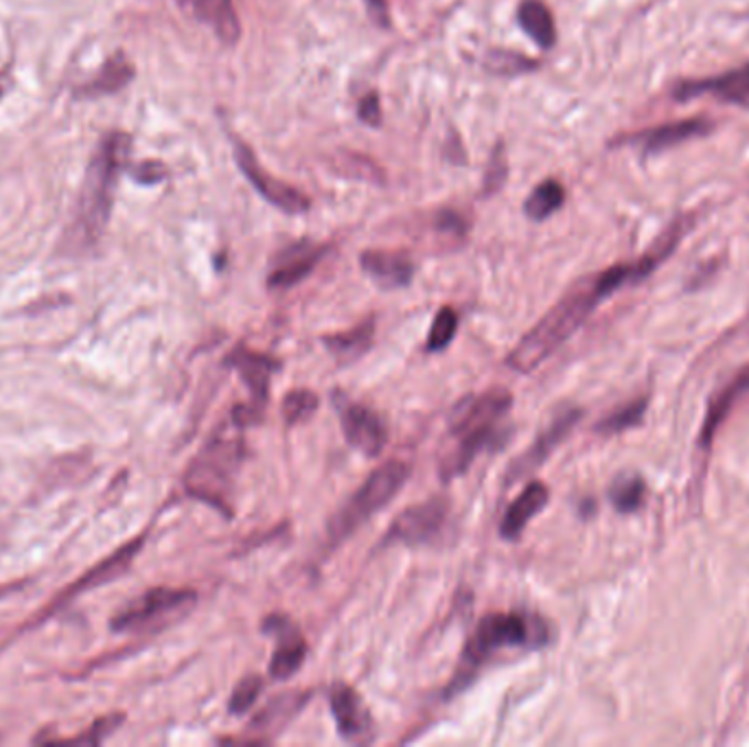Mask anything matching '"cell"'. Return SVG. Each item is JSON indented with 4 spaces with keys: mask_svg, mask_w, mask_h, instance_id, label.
Here are the masks:
<instances>
[{
    "mask_svg": "<svg viewBox=\"0 0 749 747\" xmlns=\"http://www.w3.org/2000/svg\"><path fill=\"white\" fill-rule=\"evenodd\" d=\"M134 178L140 182V185H156V182H162L165 176H167V169L162 162L158 160H147L143 165H138L134 171Z\"/></svg>",
    "mask_w": 749,
    "mask_h": 747,
    "instance_id": "34",
    "label": "cell"
},
{
    "mask_svg": "<svg viewBox=\"0 0 749 747\" xmlns=\"http://www.w3.org/2000/svg\"><path fill=\"white\" fill-rule=\"evenodd\" d=\"M610 498H612V504L616 506V511L631 513L642 504L644 485H642L640 478H621V481L614 483Z\"/></svg>",
    "mask_w": 749,
    "mask_h": 747,
    "instance_id": "30",
    "label": "cell"
},
{
    "mask_svg": "<svg viewBox=\"0 0 749 747\" xmlns=\"http://www.w3.org/2000/svg\"><path fill=\"white\" fill-rule=\"evenodd\" d=\"M307 699H309V693H305V691H289V693L276 695L252 719L250 733L252 735H265V739L270 735L281 733L300 713V708L307 704Z\"/></svg>",
    "mask_w": 749,
    "mask_h": 747,
    "instance_id": "19",
    "label": "cell"
},
{
    "mask_svg": "<svg viewBox=\"0 0 749 747\" xmlns=\"http://www.w3.org/2000/svg\"><path fill=\"white\" fill-rule=\"evenodd\" d=\"M198 601L193 590L154 588L131 601L113 621L115 631H154L184 617Z\"/></svg>",
    "mask_w": 749,
    "mask_h": 747,
    "instance_id": "7",
    "label": "cell"
},
{
    "mask_svg": "<svg viewBox=\"0 0 749 747\" xmlns=\"http://www.w3.org/2000/svg\"><path fill=\"white\" fill-rule=\"evenodd\" d=\"M263 631L274 635L276 640L272 662H270V675L274 680L292 677L307 657V642L303 633L287 617H281V614L267 617L263 621Z\"/></svg>",
    "mask_w": 749,
    "mask_h": 747,
    "instance_id": "11",
    "label": "cell"
},
{
    "mask_svg": "<svg viewBox=\"0 0 749 747\" xmlns=\"http://www.w3.org/2000/svg\"><path fill=\"white\" fill-rule=\"evenodd\" d=\"M548 498H550V492L544 483H530L508 506V511L504 513L499 535L504 539H517L524 533V528L528 526V522L539 511H544V506L548 504Z\"/></svg>",
    "mask_w": 749,
    "mask_h": 747,
    "instance_id": "20",
    "label": "cell"
},
{
    "mask_svg": "<svg viewBox=\"0 0 749 747\" xmlns=\"http://www.w3.org/2000/svg\"><path fill=\"white\" fill-rule=\"evenodd\" d=\"M644 408H646V401H642V399H640V401H633V403L624 406L621 410L612 412V414L599 425V430H601V432H623L626 428L640 423V419H642V414H644Z\"/></svg>",
    "mask_w": 749,
    "mask_h": 747,
    "instance_id": "32",
    "label": "cell"
},
{
    "mask_svg": "<svg viewBox=\"0 0 749 747\" xmlns=\"http://www.w3.org/2000/svg\"><path fill=\"white\" fill-rule=\"evenodd\" d=\"M329 706L338 726V733L347 741H367L373 735L371 715L360 695L349 684H334L329 691Z\"/></svg>",
    "mask_w": 749,
    "mask_h": 747,
    "instance_id": "14",
    "label": "cell"
},
{
    "mask_svg": "<svg viewBox=\"0 0 749 747\" xmlns=\"http://www.w3.org/2000/svg\"><path fill=\"white\" fill-rule=\"evenodd\" d=\"M699 95H715L724 102L749 108V69L735 71L717 80H701V82H684L675 88L677 99H690Z\"/></svg>",
    "mask_w": 749,
    "mask_h": 747,
    "instance_id": "16",
    "label": "cell"
},
{
    "mask_svg": "<svg viewBox=\"0 0 749 747\" xmlns=\"http://www.w3.org/2000/svg\"><path fill=\"white\" fill-rule=\"evenodd\" d=\"M581 419V410L577 408H563L561 412H557L550 421L548 428H544L537 436V441L517 459L510 463L508 474H506V483L510 485L513 481L530 474L532 470H537L548 456L550 452L568 436V432L574 428V423Z\"/></svg>",
    "mask_w": 749,
    "mask_h": 747,
    "instance_id": "12",
    "label": "cell"
},
{
    "mask_svg": "<svg viewBox=\"0 0 749 747\" xmlns=\"http://www.w3.org/2000/svg\"><path fill=\"white\" fill-rule=\"evenodd\" d=\"M563 202H566V189L561 187V182L546 180L528 196V200L524 204V213L535 222H544L555 211H559L563 207Z\"/></svg>",
    "mask_w": 749,
    "mask_h": 747,
    "instance_id": "27",
    "label": "cell"
},
{
    "mask_svg": "<svg viewBox=\"0 0 749 747\" xmlns=\"http://www.w3.org/2000/svg\"><path fill=\"white\" fill-rule=\"evenodd\" d=\"M517 22L521 31L539 46L552 49L557 42V29L550 9L541 0H524L517 9Z\"/></svg>",
    "mask_w": 749,
    "mask_h": 747,
    "instance_id": "23",
    "label": "cell"
},
{
    "mask_svg": "<svg viewBox=\"0 0 749 747\" xmlns=\"http://www.w3.org/2000/svg\"><path fill=\"white\" fill-rule=\"evenodd\" d=\"M374 323L367 320L358 327H354L351 332L345 334H334V336H325L323 343L325 347L334 354V358L338 362H354L358 358H362L373 343Z\"/></svg>",
    "mask_w": 749,
    "mask_h": 747,
    "instance_id": "25",
    "label": "cell"
},
{
    "mask_svg": "<svg viewBox=\"0 0 749 747\" xmlns=\"http://www.w3.org/2000/svg\"><path fill=\"white\" fill-rule=\"evenodd\" d=\"M318 408V397L312 390H292L283 399V419L287 425L303 423Z\"/></svg>",
    "mask_w": 749,
    "mask_h": 747,
    "instance_id": "29",
    "label": "cell"
},
{
    "mask_svg": "<svg viewBox=\"0 0 749 747\" xmlns=\"http://www.w3.org/2000/svg\"><path fill=\"white\" fill-rule=\"evenodd\" d=\"M226 367L235 369L238 375L244 379V383L249 386L250 394H252L249 408L261 419V412H263V406L270 392V379L281 369V365L270 356L250 351L246 347H238L226 356Z\"/></svg>",
    "mask_w": 749,
    "mask_h": 747,
    "instance_id": "13",
    "label": "cell"
},
{
    "mask_svg": "<svg viewBox=\"0 0 749 747\" xmlns=\"http://www.w3.org/2000/svg\"><path fill=\"white\" fill-rule=\"evenodd\" d=\"M362 270L383 290H399L410 285L414 276L412 261L401 252L367 250L362 254Z\"/></svg>",
    "mask_w": 749,
    "mask_h": 747,
    "instance_id": "17",
    "label": "cell"
},
{
    "mask_svg": "<svg viewBox=\"0 0 749 747\" xmlns=\"http://www.w3.org/2000/svg\"><path fill=\"white\" fill-rule=\"evenodd\" d=\"M184 4L200 22L211 27L226 46L240 42L242 24L233 0H184Z\"/></svg>",
    "mask_w": 749,
    "mask_h": 747,
    "instance_id": "18",
    "label": "cell"
},
{
    "mask_svg": "<svg viewBox=\"0 0 749 747\" xmlns=\"http://www.w3.org/2000/svg\"><path fill=\"white\" fill-rule=\"evenodd\" d=\"M548 638H550L548 624L537 617L517 612H498L485 617L465 646L461 671L456 673L452 691L465 686L467 680H472L474 673L499 649L515 646L537 649L544 646Z\"/></svg>",
    "mask_w": 749,
    "mask_h": 747,
    "instance_id": "5",
    "label": "cell"
},
{
    "mask_svg": "<svg viewBox=\"0 0 749 747\" xmlns=\"http://www.w3.org/2000/svg\"><path fill=\"white\" fill-rule=\"evenodd\" d=\"M675 249L671 240L655 246V252L642 256L637 263L614 265L597 276L579 281L508 354L506 367L517 374H532L548 356H552L594 312V307L626 283L648 276V272Z\"/></svg>",
    "mask_w": 749,
    "mask_h": 747,
    "instance_id": "1",
    "label": "cell"
},
{
    "mask_svg": "<svg viewBox=\"0 0 749 747\" xmlns=\"http://www.w3.org/2000/svg\"><path fill=\"white\" fill-rule=\"evenodd\" d=\"M506 182V154H504V145L498 143L494 147V154L489 158L487 165V173H485V185H483V196L489 198L494 193H498L499 189Z\"/></svg>",
    "mask_w": 749,
    "mask_h": 747,
    "instance_id": "33",
    "label": "cell"
},
{
    "mask_svg": "<svg viewBox=\"0 0 749 747\" xmlns=\"http://www.w3.org/2000/svg\"><path fill=\"white\" fill-rule=\"evenodd\" d=\"M140 546H143V537L140 539H136V541H131V544H127V546H124L119 553H115L110 559H106L102 566H97L95 570H91L82 581H77L73 588H68L66 590V595L62 597V601L60 603H64L66 599H73V597H77V595H82V592H86L88 588H97V586H104V583H110L113 579H117V577H122L124 575L125 570L129 568V564H131V559L136 557V553L140 550ZM57 603V606H60Z\"/></svg>",
    "mask_w": 749,
    "mask_h": 747,
    "instance_id": "22",
    "label": "cell"
},
{
    "mask_svg": "<svg viewBox=\"0 0 749 747\" xmlns=\"http://www.w3.org/2000/svg\"><path fill=\"white\" fill-rule=\"evenodd\" d=\"M713 124L706 119H686V122H675V124L660 125L646 134L640 136V145L644 147L646 154L664 151L671 149L684 140H690L695 136H704L710 131Z\"/></svg>",
    "mask_w": 749,
    "mask_h": 747,
    "instance_id": "21",
    "label": "cell"
},
{
    "mask_svg": "<svg viewBox=\"0 0 749 747\" xmlns=\"http://www.w3.org/2000/svg\"><path fill=\"white\" fill-rule=\"evenodd\" d=\"M513 397L504 388H492L483 394L463 399L450 419V436L456 448L441 463V476L452 481L467 472L472 461L489 445H496L502 417L510 410Z\"/></svg>",
    "mask_w": 749,
    "mask_h": 747,
    "instance_id": "3",
    "label": "cell"
},
{
    "mask_svg": "<svg viewBox=\"0 0 749 747\" xmlns=\"http://www.w3.org/2000/svg\"><path fill=\"white\" fill-rule=\"evenodd\" d=\"M340 421L345 430V439L351 448L362 452L365 456L374 459L388 443L386 421L374 412L373 408L356 401L342 399Z\"/></svg>",
    "mask_w": 749,
    "mask_h": 747,
    "instance_id": "10",
    "label": "cell"
},
{
    "mask_svg": "<svg viewBox=\"0 0 749 747\" xmlns=\"http://www.w3.org/2000/svg\"><path fill=\"white\" fill-rule=\"evenodd\" d=\"M450 504L445 498L425 499L397 515L386 533V544L421 546L439 537L447 524Z\"/></svg>",
    "mask_w": 749,
    "mask_h": 747,
    "instance_id": "8",
    "label": "cell"
},
{
    "mask_svg": "<svg viewBox=\"0 0 749 747\" xmlns=\"http://www.w3.org/2000/svg\"><path fill=\"white\" fill-rule=\"evenodd\" d=\"M456 332H458V314L452 307H443L432 323V329L428 336V351L436 354V351L447 349Z\"/></svg>",
    "mask_w": 749,
    "mask_h": 747,
    "instance_id": "28",
    "label": "cell"
},
{
    "mask_svg": "<svg viewBox=\"0 0 749 747\" xmlns=\"http://www.w3.org/2000/svg\"><path fill=\"white\" fill-rule=\"evenodd\" d=\"M358 117L360 122H365L371 127H377L381 124V106H379V95L377 93H369L367 97L360 99L358 104Z\"/></svg>",
    "mask_w": 749,
    "mask_h": 747,
    "instance_id": "35",
    "label": "cell"
},
{
    "mask_svg": "<svg viewBox=\"0 0 749 747\" xmlns=\"http://www.w3.org/2000/svg\"><path fill=\"white\" fill-rule=\"evenodd\" d=\"M261 691H263V680H261L259 675H249V677H244V680L235 686V691H233V695H231V699H229V713H231V715H244V713H249L250 708H252V704L256 702V697L261 695Z\"/></svg>",
    "mask_w": 749,
    "mask_h": 747,
    "instance_id": "31",
    "label": "cell"
},
{
    "mask_svg": "<svg viewBox=\"0 0 749 747\" xmlns=\"http://www.w3.org/2000/svg\"><path fill=\"white\" fill-rule=\"evenodd\" d=\"M129 156V136L124 131H110L102 138L82 187V196L75 209V220L68 227L66 244L71 250L93 249L106 231L119 173Z\"/></svg>",
    "mask_w": 749,
    "mask_h": 747,
    "instance_id": "2",
    "label": "cell"
},
{
    "mask_svg": "<svg viewBox=\"0 0 749 747\" xmlns=\"http://www.w3.org/2000/svg\"><path fill=\"white\" fill-rule=\"evenodd\" d=\"M327 249L314 242H298L289 249L278 252L272 261L270 274H267V287L270 290H287L307 278L314 267L320 263Z\"/></svg>",
    "mask_w": 749,
    "mask_h": 747,
    "instance_id": "15",
    "label": "cell"
},
{
    "mask_svg": "<svg viewBox=\"0 0 749 747\" xmlns=\"http://www.w3.org/2000/svg\"><path fill=\"white\" fill-rule=\"evenodd\" d=\"M134 77V69L131 64L125 60L124 55H115L106 62V66L102 69V73L86 84L82 91L84 97H99V95H110L122 91L125 84H129V80Z\"/></svg>",
    "mask_w": 749,
    "mask_h": 747,
    "instance_id": "26",
    "label": "cell"
},
{
    "mask_svg": "<svg viewBox=\"0 0 749 747\" xmlns=\"http://www.w3.org/2000/svg\"><path fill=\"white\" fill-rule=\"evenodd\" d=\"M240 425L233 421L231 430H220L193 459L187 470L184 485L193 498L213 504L215 508L231 515V494L235 474L244 461V441Z\"/></svg>",
    "mask_w": 749,
    "mask_h": 747,
    "instance_id": "4",
    "label": "cell"
},
{
    "mask_svg": "<svg viewBox=\"0 0 749 747\" xmlns=\"http://www.w3.org/2000/svg\"><path fill=\"white\" fill-rule=\"evenodd\" d=\"M371 13H373L374 20L379 24H388V7H386V0H367Z\"/></svg>",
    "mask_w": 749,
    "mask_h": 747,
    "instance_id": "36",
    "label": "cell"
},
{
    "mask_svg": "<svg viewBox=\"0 0 749 747\" xmlns=\"http://www.w3.org/2000/svg\"><path fill=\"white\" fill-rule=\"evenodd\" d=\"M233 138V151H235V160H238V167L242 169V173L249 178L250 185L270 202L274 204L276 209H281L283 213H305L309 209V198L305 193H300L298 189L276 180L274 176H270L261 165H259V158L256 154L250 149L249 145L238 138V136H231Z\"/></svg>",
    "mask_w": 749,
    "mask_h": 747,
    "instance_id": "9",
    "label": "cell"
},
{
    "mask_svg": "<svg viewBox=\"0 0 749 747\" xmlns=\"http://www.w3.org/2000/svg\"><path fill=\"white\" fill-rule=\"evenodd\" d=\"M410 476V467L403 461H390L367 478V483L349 498V502L331 517L329 537L342 541L356 533L373 513L381 511L394 498Z\"/></svg>",
    "mask_w": 749,
    "mask_h": 747,
    "instance_id": "6",
    "label": "cell"
},
{
    "mask_svg": "<svg viewBox=\"0 0 749 747\" xmlns=\"http://www.w3.org/2000/svg\"><path fill=\"white\" fill-rule=\"evenodd\" d=\"M748 390L749 367L737 375V377H735V379L717 394V399L713 401V406H710V410H708V417H706V423H704V430H701V443H704V448L710 445V441L715 439L719 425L726 421V417L730 414V410L735 408V403H737Z\"/></svg>",
    "mask_w": 749,
    "mask_h": 747,
    "instance_id": "24",
    "label": "cell"
}]
</instances>
